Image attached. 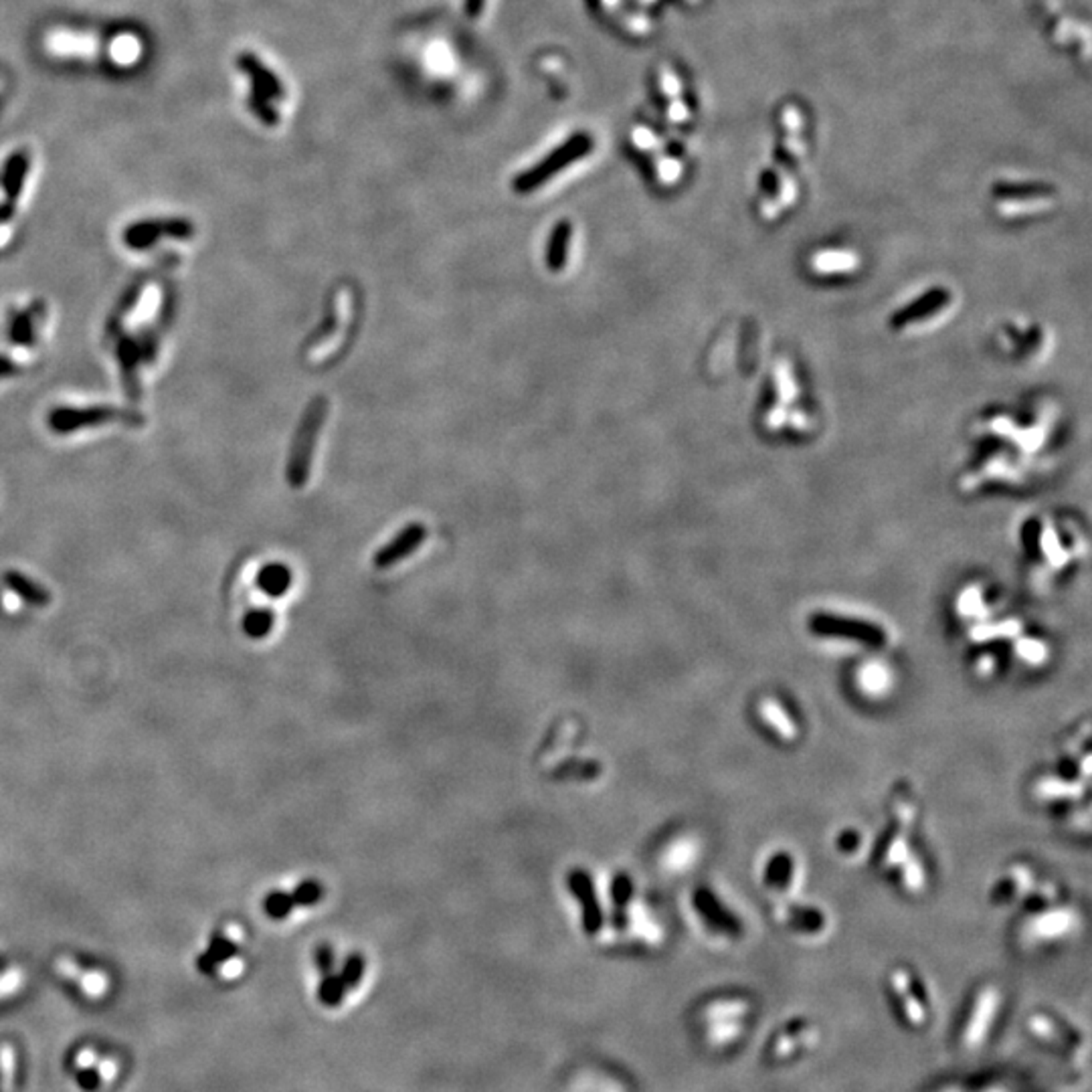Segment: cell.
I'll use <instances>...</instances> for the list:
<instances>
[{
    "instance_id": "6da1fadb",
    "label": "cell",
    "mask_w": 1092,
    "mask_h": 1092,
    "mask_svg": "<svg viewBox=\"0 0 1092 1092\" xmlns=\"http://www.w3.org/2000/svg\"><path fill=\"white\" fill-rule=\"evenodd\" d=\"M757 1018V1002L742 991L714 993L694 1012L696 1039L706 1052L733 1054L747 1042Z\"/></svg>"
},
{
    "instance_id": "7a4b0ae2",
    "label": "cell",
    "mask_w": 1092,
    "mask_h": 1092,
    "mask_svg": "<svg viewBox=\"0 0 1092 1092\" xmlns=\"http://www.w3.org/2000/svg\"><path fill=\"white\" fill-rule=\"evenodd\" d=\"M1006 1009V993L997 983H981L969 997L957 1024L955 1042L961 1054H981L993 1042Z\"/></svg>"
},
{
    "instance_id": "3957f363",
    "label": "cell",
    "mask_w": 1092,
    "mask_h": 1092,
    "mask_svg": "<svg viewBox=\"0 0 1092 1092\" xmlns=\"http://www.w3.org/2000/svg\"><path fill=\"white\" fill-rule=\"evenodd\" d=\"M886 996L894 1018L909 1032H925L933 1021V997L925 979L909 965L892 967L886 975Z\"/></svg>"
},
{
    "instance_id": "277c9868",
    "label": "cell",
    "mask_w": 1092,
    "mask_h": 1092,
    "mask_svg": "<svg viewBox=\"0 0 1092 1092\" xmlns=\"http://www.w3.org/2000/svg\"><path fill=\"white\" fill-rule=\"evenodd\" d=\"M1024 1027L1044 1052L1054 1054L1072 1066H1083L1089 1060V1038L1078 1026L1052 1012L1036 1009L1026 1015Z\"/></svg>"
},
{
    "instance_id": "5b68a950",
    "label": "cell",
    "mask_w": 1092,
    "mask_h": 1092,
    "mask_svg": "<svg viewBox=\"0 0 1092 1092\" xmlns=\"http://www.w3.org/2000/svg\"><path fill=\"white\" fill-rule=\"evenodd\" d=\"M823 1042V1030L811 1018H791L766 1039L763 1058L772 1068H787L811 1058Z\"/></svg>"
},
{
    "instance_id": "8992f818",
    "label": "cell",
    "mask_w": 1092,
    "mask_h": 1092,
    "mask_svg": "<svg viewBox=\"0 0 1092 1092\" xmlns=\"http://www.w3.org/2000/svg\"><path fill=\"white\" fill-rule=\"evenodd\" d=\"M1078 925V913L1072 906L1054 903L1042 909L1026 910L1024 921L1018 928V937L1024 949H1048L1074 937Z\"/></svg>"
},
{
    "instance_id": "52a82bcc",
    "label": "cell",
    "mask_w": 1092,
    "mask_h": 1092,
    "mask_svg": "<svg viewBox=\"0 0 1092 1092\" xmlns=\"http://www.w3.org/2000/svg\"><path fill=\"white\" fill-rule=\"evenodd\" d=\"M807 627L813 636L819 640L838 642V643H852V646H862L870 649H882L890 642L886 627L876 624L870 619L859 617H844L841 613H813Z\"/></svg>"
},
{
    "instance_id": "ba28073f",
    "label": "cell",
    "mask_w": 1092,
    "mask_h": 1092,
    "mask_svg": "<svg viewBox=\"0 0 1092 1092\" xmlns=\"http://www.w3.org/2000/svg\"><path fill=\"white\" fill-rule=\"evenodd\" d=\"M326 415H328L326 397H313L310 400V405L306 406L304 415H301L292 450H289L288 472H286L289 486L295 487V490H301V487L306 486L307 478H310L313 450H316L318 445V437H320Z\"/></svg>"
},
{
    "instance_id": "9c48e42d",
    "label": "cell",
    "mask_w": 1092,
    "mask_h": 1092,
    "mask_svg": "<svg viewBox=\"0 0 1092 1092\" xmlns=\"http://www.w3.org/2000/svg\"><path fill=\"white\" fill-rule=\"evenodd\" d=\"M591 150H593V138H591L589 133L586 132L573 133V136L567 138L559 148H555L549 156H544L543 160L528 168V171L520 172L518 177L514 178L512 183L514 193L528 195L532 193V190L544 187V184L549 183L555 174L567 171L568 166L574 164V162L585 158Z\"/></svg>"
},
{
    "instance_id": "30bf717a",
    "label": "cell",
    "mask_w": 1092,
    "mask_h": 1092,
    "mask_svg": "<svg viewBox=\"0 0 1092 1092\" xmlns=\"http://www.w3.org/2000/svg\"><path fill=\"white\" fill-rule=\"evenodd\" d=\"M109 423L140 427L144 425V415L132 409H120V406H87V409L59 406L47 417V425L55 435H67L87 427L109 425Z\"/></svg>"
},
{
    "instance_id": "8fae6325",
    "label": "cell",
    "mask_w": 1092,
    "mask_h": 1092,
    "mask_svg": "<svg viewBox=\"0 0 1092 1092\" xmlns=\"http://www.w3.org/2000/svg\"><path fill=\"white\" fill-rule=\"evenodd\" d=\"M692 909L704 933L720 945H733L742 937L741 919L710 886L696 888L692 894Z\"/></svg>"
},
{
    "instance_id": "7c38bea8",
    "label": "cell",
    "mask_w": 1092,
    "mask_h": 1092,
    "mask_svg": "<svg viewBox=\"0 0 1092 1092\" xmlns=\"http://www.w3.org/2000/svg\"><path fill=\"white\" fill-rule=\"evenodd\" d=\"M760 886L775 903L791 900L801 886V859L787 847L772 850L759 870Z\"/></svg>"
},
{
    "instance_id": "4fadbf2b",
    "label": "cell",
    "mask_w": 1092,
    "mask_h": 1092,
    "mask_svg": "<svg viewBox=\"0 0 1092 1092\" xmlns=\"http://www.w3.org/2000/svg\"><path fill=\"white\" fill-rule=\"evenodd\" d=\"M772 916L795 939L817 940L829 933V919L819 906L783 900L772 909Z\"/></svg>"
},
{
    "instance_id": "5bb4252c",
    "label": "cell",
    "mask_w": 1092,
    "mask_h": 1092,
    "mask_svg": "<svg viewBox=\"0 0 1092 1092\" xmlns=\"http://www.w3.org/2000/svg\"><path fill=\"white\" fill-rule=\"evenodd\" d=\"M568 890L580 904V919H583V928L586 934H599L605 927V913H603L599 897H597L595 882L585 868H573L567 876Z\"/></svg>"
},
{
    "instance_id": "9a60e30c",
    "label": "cell",
    "mask_w": 1092,
    "mask_h": 1092,
    "mask_svg": "<svg viewBox=\"0 0 1092 1092\" xmlns=\"http://www.w3.org/2000/svg\"><path fill=\"white\" fill-rule=\"evenodd\" d=\"M162 235H168L178 241H187L195 235V226L193 223H189V220H183V219L144 220V223H133L127 226L124 233V241L130 249L144 251V249H150L152 245H156V241H158Z\"/></svg>"
},
{
    "instance_id": "2e32d148",
    "label": "cell",
    "mask_w": 1092,
    "mask_h": 1092,
    "mask_svg": "<svg viewBox=\"0 0 1092 1092\" xmlns=\"http://www.w3.org/2000/svg\"><path fill=\"white\" fill-rule=\"evenodd\" d=\"M910 834L913 829L898 826V823H890V828L882 834V838L878 841V847H876V868L880 872H884L888 876H892L897 870L903 866L906 859H910L915 856V847L910 846Z\"/></svg>"
},
{
    "instance_id": "e0dca14e",
    "label": "cell",
    "mask_w": 1092,
    "mask_h": 1092,
    "mask_svg": "<svg viewBox=\"0 0 1092 1092\" xmlns=\"http://www.w3.org/2000/svg\"><path fill=\"white\" fill-rule=\"evenodd\" d=\"M757 718L775 741L791 745L799 739V726L795 723L791 710L785 706V702L775 698V696H763L757 702Z\"/></svg>"
},
{
    "instance_id": "ac0fdd59",
    "label": "cell",
    "mask_w": 1092,
    "mask_h": 1092,
    "mask_svg": "<svg viewBox=\"0 0 1092 1092\" xmlns=\"http://www.w3.org/2000/svg\"><path fill=\"white\" fill-rule=\"evenodd\" d=\"M897 686L894 670L884 660H866L853 670V688L864 698L882 700Z\"/></svg>"
},
{
    "instance_id": "d6986e66",
    "label": "cell",
    "mask_w": 1092,
    "mask_h": 1092,
    "mask_svg": "<svg viewBox=\"0 0 1092 1092\" xmlns=\"http://www.w3.org/2000/svg\"><path fill=\"white\" fill-rule=\"evenodd\" d=\"M47 51L63 59H94L100 53V39L91 33L53 31L45 40Z\"/></svg>"
},
{
    "instance_id": "ffe728a7",
    "label": "cell",
    "mask_w": 1092,
    "mask_h": 1092,
    "mask_svg": "<svg viewBox=\"0 0 1092 1092\" xmlns=\"http://www.w3.org/2000/svg\"><path fill=\"white\" fill-rule=\"evenodd\" d=\"M425 538H427V528L419 524V522H413V524L405 526L403 530L391 540V543H387L379 553L375 555V567L391 568L394 565H399V562L405 561L406 556L413 555L415 550L425 543Z\"/></svg>"
},
{
    "instance_id": "44dd1931",
    "label": "cell",
    "mask_w": 1092,
    "mask_h": 1092,
    "mask_svg": "<svg viewBox=\"0 0 1092 1092\" xmlns=\"http://www.w3.org/2000/svg\"><path fill=\"white\" fill-rule=\"evenodd\" d=\"M1036 884V876L1026 864H1014L1006 874L991 888V903L996 906L1012 904L1015 900H1024L1032 886Z\"/></svg>"
},
{
    "instance_id": "7402d4cb",
    "label": "cell",
    "mask_w": 1092,
    "mask_h": 1092,
    "mask_svg": "<svg viewBox=\"0 0 1092 1092\" xmlns=\"http://www.w3.org/2000/svg\"><path fill=\"white\" fill-rule=\"evenodd\" d=\"M237 959H239V945L226 934H214L208 949L202 952L199 967L202 969V973L225 975L226 965L237 963Z\"/></svg>"
},
{
    "instance_id": "603a6c76",
    "label": "cell",
    "mask_w": 1092,
    "mask_h": 1092,
    "mask_svg": "<svg viewBox=\"0 0 1092 1092\" xmlns=\"http://www.w3.org/2000/svg\"><path fill=\"white\" fill-rule=\"evenodd\" d=\"M945 304H949V294H946L945 289H933V292L921 295L919 300L910 301L903 312L892 318V324L897 328H906L913 322L927 320L928 316L933 318L934 313L943 310Z\"/></svg>"
},
{
    "instance_id": "cb8c5ba5",
    "label": "cell",
    "mask_w": 1092,
    "mask_h": 1092,
    "mask_svg": "<svg viewBox=\"0 0 1092 1092\" xmlns=\"http://www.w3.org/2000/svg\"><path fill=\"white\" fill-rule=\"evenodd\" d=\"M118 360L121 369V379H124L126 393L130 399H140V376H138V367L142 363L140 344L133 336H121L118 340Z\"/></svg>"
},
{
    "instance_id": "d4e9b609",
    "label": "cell",
    "mask_w": 1092,
    "mask_h": 1092,
    "mask_svg": "<svg viewBox=\"0 0 1092 1092\" xmlns=\"http://www.w3.org/2000/svg\"><path fill=\"white\" fill-rule=\"evenodd\" d=\"M45 316L43 301H34L27 310L13 313L9 324V338L21 348H33L37 342V322Z\"/></svg>"
},
{
    "instance_id": "484cf974",
    "label": "cell",
    "mask_w": 1092,
    "mask_h": 1092,
    "mask_svg": "<svg viewBox=\"0 0 1092 1092\" xmlns=\"http://www.w3.org/2000/svg\"><path fill=\"white\" fill-rule=\"evenodd\" d=\"M55 967H57V971H59L61 975H65L67 979L75 981V983L79 985V990L84 991L87 997L97 999V997L106 996L108 977L103 973H100V971H85V969H79L73 961L65 959V957H61V959L55 963Z\"/></svg>"
},
{
    "instance_id": "4316f807",
    "label": "cell",
    "mask_w": 1092,
    "mask_h": 1092,
    "mask_svg": "<svg viewBox=\"0 0 1092 1092\" xmlns=\"http://www.w3.org/2000/svg\"><path fill=\"white\" fill-rule=\"evenodd\" d=\"M571 237H573V225L568 220H559L555 225L553 233L549 237V243H546V253H544V264L549 267L550 271H562L567 265V257H568V245H571Z\"/></svg>"
},
{
    "instance_id": "83f0119b",
    "label": "cell",
    "mask_w": 1092,
    "mask_h": 1092,
    "mask_svg": "<svg viewBox=\"0 0 1092 1092\" xmlns=\"http://www.w3.org/2000/svg\"><path fill=\"white\" fill-rule=\"evenodd\" d=\"M292 571L283 562H270L257 573V586L259 591L271 599L286 595L292 586Z\"/></svg>"
},
{
    "instance_id": "f1b7e54d",
    "label": "cell",
    "mask_w": 1092,
    "mask_h": 1092,
    "mask_svg": "<svg viewBox=\"0 0 1092 1092\" xmlns=\"http://www.w3.org/2000/svg\"><path fill=\"white\" fill-rule=\"evenodd\" d=\"M4 580H7L9 589L13 591V593L19 595L22 601L31 603V605H34V607L49 605V601H51L49 591L45 589V586H40V585L34 583L33 579H28L27 574H22L19 571H9L7 574H4Z\"/></svg>"
},
{
    "instance_id": "f546056e",
    "label": "cell",
    "mask_w": 1092,
    "mask_h": 1092,
    "mask_svg": "<svg viewBox=\"0 0 1092 1092\" xmlns=\"http://www.w3.org/2000/svg\"><path fill=\"white\" fill-rule=\"evenodd\" d=\"M1014 655L1026 666H1042L1050 655V646L1045 640L1036 636H1015Z\"/></svg>"
},
{
    "instance_id": "4dcf8cb0",
    "label": "cell",
    "mask_w": 1092,
    "mask_h": 1092,
    "mask_svg": "<svg viewBox=\"0 0 1092 1092\" xmlns=\"http://www.w3.org/2000/svg\"><path fill=\"white\" fill-rule=\"evenodd\" d=\"M1054 207V201L1050 196H1024V199H1003L997 202V211L1002 217H1026V214L1042 213Z\"/></svg>"
},
{
    "instance_id": "1f68e13d",
    "label": "cell",
    "mask_w": 1092,
    "mask_h": 1092,
    "mask_svg": "<svg viewBox=\"0 0 1092 1092\" xmlns=\"http://www.w3.org/2000/svg\"><path fill=\"white\" fill-rule=\"evenodd\" d=\"M144 288H146V282H144V280L136 282L130 289H127L124 298H121V301L118 304V307H115V312L112 313V318H109V322H108V336H109V338H115V336L121 332V326H124L126 318L130 316V313L138 307V301H140V298H142Z\"/></svg>"
},
{
    "instance_id": "d6a6232c",
    "label": "cell",
    "mask_w": 1092,
    "mask_h": 1092,
    "mask_svg": "<svg viewBox=\"0 0 1092 1092\" xmlns=\"http://www.w3.org/2000/svg\"><path fill=\"white\" fill-rule=\"evenodd\" d=\"M109 57H112L115 65L130 67L142 57V40L130 33L118 34L109 43Z\"/></svg>"
},
{
    "instance_id": "836d02e7",
    "label": "cell",
    "mask_w": 1092,
    "mask_h": 1092,
    "mask_svg": "<svg viewBox=\"0 0 1092 1092\" xmlns=\"http://www.w3.org/2000/svg\"><path fill=\"white\" fill-rule=\"evenodd\" d=\"M336 973L340 975L342 983H344L348 993L357 991L360 983H363L364 973H367V957L358 951L351 952V955L342 961V965L336 967Z\"/></svg>"
},
{
    "instance_id": "e575fe53",
    "label": "cell",
    "mask_w": 1092,
    "mask_h": 1092,
    "mask_svg": "<svg viewBox=\"0 0 1092 1092\" xmlns=\"http://www.w3.org/2000/svg\"><path fill=\"white\" fill-rule=\"evenodd\" d=\"M273 624H276V615H273L271 609L257 607V609H251V611L243 617V631H245L249 637H253V640H261V637L270 636Z\"/></svg>"
},
{
    "instance_id": "d590c367",
    "label": "cell",
    "mask_w": 1092,
    "mask_h": 1092,
    "mask_svg": "<svg viewBox=\"0 0 1092 1092\" xmlns=\"http://www.w3.org/2000/svg\"><path fill=\"white\" fill-rule=\"evenodd\" d=\"M856 265V255L847 251H823L813 257V267L816 271L832 273V271H847Z\"/></svg>"
},
{
    "instance_id": "8d00e7d4",
    "label": "cell",
    "mask_w": 1092,
    "mask_h": 1092,
    "mask_svg": "<svg viewBox=\"0 0 1092 1092\" xmlns=\"http://www.w3.org/2000/svg\"><path fill=\"white\" fill-rule=\"evenodd\" d=\"M295 909L292 894L283 892V890H273L267 894L264 898V910L267 916H271L273 921H282L286 916L292 915V910Z\"/></svg>"
},
{
    "instance_id": "74e56055",
    "label": "cell",
    "mask_w": 1092,
    "mask_h": 1092,
    "mask_svg": "<svg viewBox=\"0 0 1092 1092\" xmlns=\"http://www.w3.org/2000/svg\"><path fill=\"white\" fill-rule=\"evenodd\" d=\"M959 613H963L965 617L973 619V621L987 617V603H985L983 593H981V589H975V586H971V589H967L965 593L961 595ZM963 615H961V617H963Z\"/></svg>"
},
{
    "instance_id": "f35d334b",
    "label": "cell",
    "mask_w": 1092,
    "mask_h": 1092,
    "mask_svg": "<svg viewBox=\"0 0 1092 1092\" xmlns=\"http://www.w3.org/2000/svg\"><path fill=\"white\" fill-rule=\"evenodd\" d=\"M633 892H636V886H633L631 876L625 872L615 874V878L611 880V900L615 904L613 909H630Z\"/></svg>"
},
{
    "instance_id": "ab89813d",
    "label": "cell",
    "mask_w": 1092,
    "mask_h": 1092,
    "mask_svg": "<svg viewBox=\"0 0 1092 1092\" xmlns=\"http://www.w3.org/2000/svg\"><path fill=\"white\" fill-rule=\"evenodd\" d=\"M292 898L295 906L307 909V906L318 904L324 898V886L318 880H304L294 888Z\"/></svg>"
},
{
    "instance_id": "60d3db41",
    "label": "cell",
    "mask_w": 1092,
    "mask_h": 1092,
    "mask_svg": "<svg viewBox=\"0 0 1092 1092\" xmlns=\"http://www.w3.org/2000/svg\"><path fill=\"white\" fill-rule=\"evenodd\" d=\"M864 847V835L859 829L856 828H846L844 832H840L838 838H835V850H838L840 856L844 858H853L862 852Z\"/></svg>"
},
{
    "instance_id": "b9f144b4",
    "label": "cell",
    "mask_w": 1092,
    "mask_h": 1092,
    "mask_svg": "<svg viewBox=\"0 0 1092 1092\" xmlns=\"http://www.w3.org/2000/svg\"><path fill=\"white\" fill-rule=\"evenodd\" d=\"M779 124L787 133H801L805 126L803 112L797 106H785L779 114Z\"/></svg>"
},
{
    "instance_id": "7bdbcfd3",
    "label": "cell",
    "mask_w": 1092,
    "mask_h": 1092,
    "mask_svg": "<svg viewBox=\"0 0 1092 1092\" xmlns=\"http://www.w3.org/2000/svg\"><path fill=\"white\" fill-rule=\"evenodd\" d=\"M1083 22L1072 21V19H1060L1058 25L1054 27V40L1058 45H1068L1072 40L1078 39V28Z\"/></svg>"
},
{
    "instance_id": "ee69618b",
    "label": "cell",
    "mask_w": 1092,
    "mask_h": 1092,
    "mask_svg": "<svg viewBox=\"0 0 1092 1092\" xmlns=\"http://www.w3.org/2000/svg\"><path fill=\"white\" fill-rule=\"evenodd\" d=\"M783 150H785L789 158H803L807 146L801 133H785V138H783Z\"/></svg>"
},
{
    "instance_id": "f6af8a7d",
    "label": "cell",
    "mask_w": 1092,
    "mask_h": 1092,
    "mask_svg": "<svg viewBox=\"0 0 1092 1092\" xmlns=\"http://www.w3.org/2000/svg\"><path fill=\"white\" fill-rule=\"evenodd\" d=\"M334 330H336V312H334V310H330V312H328V316H326V320L322 322L320 330H318V332L313 334V338H312V340L316 342V340L326 338V336H328V334H332Z\"/></svg>"
},
{
    "instance_id": "bcb514c9",
    "label": "cell",
    "mask_w": 1092,
    "mask_h": 1092,
    "mask_svg": "<svg viewBox=\"0 0 1092 1092\" xmlns=\"http://www.w3.org/2000/svg\"><path fill=\"white\" fill-rule=\"evenodd\" d=\"M661 87H664L666 94L672 96V97H676L679 94V90H682V87H679V84H678L676 75L667 73V71L661 75Z\"/></svg>"
},
{
    "instance_id": "7dc6e473",
    "label": "cell",
    "mask_w": 1092,
    "mask_h": 1092,
    "mask_svg": "<svg viewBox=\"0 0 1092 1092\" xmlns=\"http://www.w3.org/2000/svg\"><path fill=\"white\" fill-rule=\"evenodd\" d=\"M16 373H19V367L15 364V360L4 357V354H0V379H4V376H13Z\"/></svg>"
},
{
    "instance_id": "c3c4849f",
    "label": "cell",
    "mask_w": 1092,
    "mask_h": 1092,
    "mask_svg": "<svg viewBox=\"0 0 1092 1092\" xmlns=\"http://www.w3.org/2000/svg\"><path fill=\"white\" fill-rule=\"evenodd\" d=\"M688 115H690V109L684 106L682 102H673L672 103V108H670V118L672 120L684 121V120H688Z\"/></svg>"
},
{
    "instance_id": "681fc988",
    "label": "cell",
    "mask_w": 1092,
    "mask_h": 1092,
    "mask_svg": "<svg viewBox=\"0 0 1092 1092\" xmlns=\"http://www.w3.org/2000/svg\"><path fill=\"white\" fill-rule=\"evenodd\" d=\"M484 4H486V0H468V3H466V13H468L469 19H478V16L481 15V10H484Z\"/></svg>"
},
{
    "instance_id": "f907efd6",
    "label": "cell",
    "mask_w": 1092,
    "mask_h": 1092,
    "mask_svg": "<svg viewBox=\"0 0 1092 1092\" xmlns=\"http://www.w3.org/2000/svg\"><path fill=\"white\" fill-rule=\"evenodd\" d=\"M933 1092H971V1086H965L963 1083H945Z\"/></svg>"
},
{
    "instance_id": "816d5d0a",
    "label": "cell",
    "mask_w": 1092,
    "mask_h": 1092,
    "mask_svg": "<svg viewBox=\"0 0 1092 1092\" xmlns=\"http://www.w3.org/2000/svg\"><path fill=\"white\" fill-rule=\"evenodd\" d=\"M971 1092H1012V1090L1003 1084H983V1086H977V1089H971Z\"/></svg>"
}]
</instances>
